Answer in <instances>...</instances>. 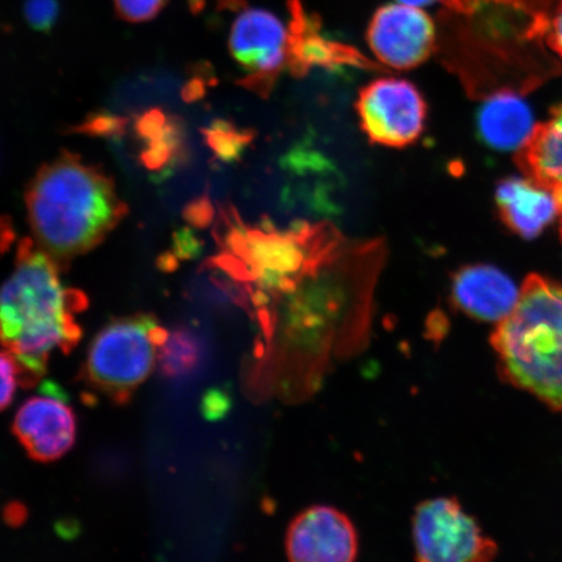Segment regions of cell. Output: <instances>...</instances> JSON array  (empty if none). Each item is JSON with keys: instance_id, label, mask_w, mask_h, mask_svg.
Returning <instances> with one entry per match:
<instances>
[{"instance_id": "1", "label": "cell", "mask_w": 562, "mask_h": 562, "mask_svg": "<svg viewBox=\"0 0 562 562\" xmlns=\"http://www.w3.org/2000/svg\"><path fill=\"white\" fill-rule=\"evenodd\" d=\"M86 304L63 284L58 261L30 238L21 241L15 269L0 286V342L15 358L21 382H37L56 350L67 353L79 342L75 315Z\"/></svg>"}, {"instance_id": "2", "label": "cell", "mask_w": 562, "mask_h": 562, "mask_svg": "<svg viewBox=\"0 0 562 562\" xmlns=\"http://www.w3.org/2000/svg\"><path fill=\"white\" fill-rule=\"evenodd\" d=\"M25 202L33 241L59 263L94 249L128 213L114 180L69 153L40 168Z\"/></svg>"}, {"instance_id": "3", "label": "cell", "mask_w": 562, "mask_h": 562, "mask_svg": "<svg viewBox=\"0 0 562 562\" xmlns=\"http://www.w3.org/2000/svg\"><path fill=\"white\" fill-rule=\"evenodd\" d=\"M509 383L562 412V284L527 277L515 311L491 336Z\"/></svg>"}, {"instance_id": "4", "label": "cell", "mask_w": 562, "mask_h": 562, "mask_svg": "<svg viewBox=\"0 0 562 562\" xmlns=\"http://www.w3.org/2000/svg\"><path fill=\"white\" fill-rule=\"evenodd\" d=\"M168 333L149 315L104 326L90 344L86 375L105 395L124 402L150 376Z\"/></svg>"}, {"instance_id": "5", "label": "cell", "mask_w": 562, "mask_h": 562, "mask_svg": "<svg viewBox=\"0 0 562 562\" xmlns=\"http://www.w3.org/2000/svg\"><path fill=\"white\" fill-rule=\"evenodd\" d=\"M412 536L422 562H483L497 552L475 519L451 497L420 503L414 512Z\"/></svg>"}, {"instance_id": "6", "label": "cell", "mask_w": 562, "mask_h": 562, "mask_svg": "<svg viewBox=\"0 0 562 562\" xmlns=\"http://www.w3.org/2000/svg\"><path fill=\"white\" fill-rule=\"evenodd\" d=\"M364 135L372 144L406 147L425 131L427 103L414 83L382 77L362 88L356 103Z\"/></svg>"}, {"instance_id": "7", "label": "cell", "mask_w": 562, "mask_h": 562, "mask_svg": "<svg viewBox=\"0 0 562 562\" xmlns=\"http://www.w3.org/2000/svg\"><path fill=\"white\" fill-rule=\"evenodd\" d=\"M229 52L245 70L244 86L267 94L288 65L290 30L276 13L244 7L231 25Z\"/></svg>"}, {"instance_id": "8", "label": "cell", "mask_w": 562, "mask_h": 562, "mask_svg": "<svg viewBox=\"0 0 562 562\" xmlns=\"http://www.w3.org/2000/svg\"><path fill=\"white\" fill-rule=\"evenodd\" d=\"M367 41L379 63L406 70L430 59L437 50L438 32L424 7L395 0L374 12L368 25Z\"/></svg>"}, {"instance_id": "9", "label": "cell", "mask_w": 562, "mask_h": 562, "mask_svg": "<svg viewBox=\"0 0 562 562\" xmlns=\"http://www.w3.org/2000/svg\"><path fill=\"white\" fill-rule=\"evenodd\" d=\"M288 559L294 562H349L357 559L358 536L339 509L327 505L301 512L288 527Z\"/></svg>"}, {"instance_id": "10", "label": "cell", "mask_w": 562, "mask_h": 562, "mask_svg": "<svg viewBox=\"0 0 562 562\" xmlns=\"http://www.w3.org/2000/svg\"><path fill=\"white\" fill-rule=\"evenodd\" d=\"M76 417L70 406L53 393L34 396L21 405L13 432L34 460L60 459L75 445Z\"/></svg>"}, {"instance_id": "11", "label": "cell", "mask_w": 562, "mask_h": 562, "mask_svg": "<svg viewBox=\"0 0 562 562\" xmlns=\"http://www.w3.org/2000/svg\"><path fill=\"white\" fill-rule=\"evenodd\" d=\"M519 293L515 281L494 266H465L452 278L453 304L460 312L481 322L507 319L517 306Z\"/></svg>"}, {"instance_id": "12", "label": "cell", "mask_w": 562, "mask_h": 562, "mask_svg": "<svg viewBox=\"0 0 562 562\" xmlns=\"http://www.w3.org/2000/svg\"><path fill=\"white\" fill-rule=\"evenodd\" d=\"M290 42L288 67L293 74H307L314 67L340 66L370 67L369 60L356 48L328 40L313 13H308L301 0H290Z\"/></svg>"}, {"instance_id": "13", "label": "cell", "mask_w": 562, "mask_h": 562, "mask_svg": "<svg viewBox=\"0 0 562 562\" xmlns=\"http://www.w3.org/2000/svg\"><path fill=\"white\" fill-rule=\"evenodd\" d=\"M502 221L524 238H533L559 215L557 195L529 178L507 179L496 189Z\"/></svg>"}, {"instance_id": "14", "label": "cell", "mask_w": 562, "mask_h": 562, "mask_svg": "<svg viewBox=\"0 0 562 562\" xmlns=\"http://www.w3.org/2000/svg\"><path fill=\"white\" fill-rule=\"evenodd\" d=\"M477 131L497 150L519 149L533 130L529 105L510 90L491 94L477 112Z\"/></svg>"}, {"instance_id": "15", "label": "cell", "mask_w": 562, "mask_h": 562, "mask_svg": "<svg viewBox=\"0 0 562 562\" xmlns=\"http://www.w3.org/2000/svg\"><path fill=\"white\" fill-rule=\"evenodd\" d=\"M516 161L526 178L553 191L562 184V103L550 119L533 126L531 135L519 147Z\"/></svg>"}, {"instance_id": "16", "label": "cell", "mask_w": 562, "mask_h": 562, "mask_svg": "<svg viewBox=\"0 0 562 562\" xmlns=\"http://www.w3.org/2000/svg\"><path fill=\"white\" fill-rule=\"evenodd\" d=\"M139 136L145 139L143 160L151 170H164L179 156L180 128L158 110L139 119Z\"/></svg>"}, {"instance_id": "17", "label": "cell", "mask_w": 562, "mask_h": 562, "mask_svg": "<svg viewBox=\"0 0 562 562\" xmlns=\"http://www.w3.org/2000/svg\"><path fill=\"white\" fill-rule=\"evenodd\" d=\"M199 341L191 334H168L159 348L158 361L166 375L178 376L191 371L200 360Z\"/></svg>"}, {"instance_id": "18", "label": "cell", "mask_w": 562, "mask_h": 562, "mask_svg": "<svg viewBox=\"0 0 562 562\" xmlns=\"http://www.w3.org/2000/svg\"><path fill=\"white\" fill-rule=\"evenodd\" d=\"M206 139L211 149L223 160H231L238 156L243 147L249 143L248 133H243L226 122H216L207 128Z\"/></svg>"}, {"instance_id": "19", "label": "cell", "mask_w": 562, "mask_h": 562, "mask_svg": "<svg viewBox=\"0 0 562 562\" xmlns=\"http://www.w3.org/2000/svg\"><path fill=\"white\" fill-rule=\"evenodd\" d=\"M168 0H114L117 16L128 23H146L156 19Z\"/></svg>"}, {"instance_id": "20", "label": "cell", "mask_w": 562, "mask_h": 562, "mask_svg": "<svg viewBox=\"0 0 562 562\" xmlns=\"http://www.w3.org/2000/svg\"><path fill=\"white\" fill-rule=\"evenodd\" d=\"M24 16L34 31L50 32L59 16L58 0H26Z\"/></svg>"}, {"instance_id": "21", "label": "cell", "mask_w": 562, "mask_h": 562, "mask_svg": "<svg viewBox=\"0 0 562 562\" xmlns=\"http://www.w3.org/2000/svg\"><path fill=\"white\" fill-rule=\"evenodd\" d=\"M21 383L19 364L9 350L0 351V412L12 403Z\"/></svg>"}, {"instance_id": "22", "label": "cell", "mask_w": 562, "mask_h": 562, "mask_svg": "<svg viewBox=\"0 0 562 562\" xmlns=\"http://www.w3.org/2000/svg\"><path fill=\"white\" fill-rule=\"evenodd\" d=\"M544 35L548 45L562 58V0L554 10L550 23L544 24Z\"/></svg>"}, {"instance_id": "23", "label": "cell", "mask_w": 562, "mask_h": 562, "mask_svg": "<svg viewBox=\"0 0 562 562\" xmlns=\"http://www.w3.org/2000/svg\"><path fill=\"white\" fill-rule=\"evenodd\" d=\"M554 195H557L558 205H559V216H560V234L562 238V184L558 188L553 189Z\"/></svg>"}]
</instances>
